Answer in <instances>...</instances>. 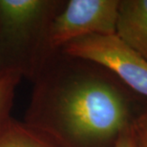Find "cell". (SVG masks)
I'll return each instance as SVG.
<instances>
[{
  "instance_id": "obj_9",
  "label": "cell",
  "mask_w": 147,
  "mask_h": 147,
  "mask_svg": "<svg viewBox=\"0 0 147 147\" xmlns=\"http://www.w3.org/2000/svg\"><path fill=\"white\" fill-rule=\"evenodd\" d=\"M114 147H138L132 122L119 133L114 143Z\"/></svg>"
},
{
  "instance_id": "obj_8",
  "label": "cell",
  "mask_w": 147,
  "mask_h": 147,
  "mask_svg": "<svg viewBox=\"0 0 147 147\" xmlns=\"http://www.w3.org/2000/svg\"><path fill=\"white\" fill-rule=\"evenodd\" d=\"M138 147H147V113L132 121Z\"/></svg>"
},
{
  "instance_id": "obj_5",
  "label": "cell",
  "mask_w": 147,
  "mask_h": 147,
  "mask_svg": "<svg viewBox=\"0 0 147 147\" xmlns=\"http://www.w3.org/2000/svg\"><path fill=\"white\" fill-rule=\"evenodd\" d=\"M116 34L147 60V0L119 1Z\"/></svg>"
},
{
  "instance_id": "obj_3",
  "label": "cell",
  "mask_w": 147,
  "mask_h": 147,
  "mask_svg": "<svg viewBox=\"0 0 147 147\" xmlns=\"http://www.w3.org/2000/svg\"><path fill=\"white\" fill-rule=\"evenodd\" d=\"M119 7V0H70L63 4L47 32V59L74 40L94 34H115Z\"/></svg>"
},
{
  "instance_id": "obj_4",
  "label": "cell",
  "mask_w": 147,
  "mask_h": 147,
  "mask_svg": "<svg viewBox=\"0 0 147 147\" xmlns=\"http://www.w3.org/2000/svg\"><path fill=\"white\" fill-rule=\"evenodd\" d=\"M110 70L129 87L147 96V60L115 34H94L74 40L59 51Z\"/></svg>"
},
{
  "instance_id": "obj_1",
  "label": "cell",
  "mask_w": 147,
  "mask_h": 147,
  "mask_svg": "<svg viewBox=\"0 0 147 147\" xmlns=\"http://www.w3.org/2000/svg\"><path fill=\"white\" fill-rule=\"evenodd\" d=\"M53 57L34 79L25 123L57 147L115 142L132 122L121 92L98 76L62 75Z\"/></svg>"
},
{
  "instance_id": "obj_7",
  "label": "cell",
  "mask_w": 147,
  "mask_h": 147,
  "mask_svg": "<svg viewBox=\"0 0 147 147\" xmlns=\"http://www.w3.org/2000/svg\"><path fill=\"white\" fill-rule=\"evenodd\" d=\"M23 75L17 70H0V127L10 119L17 86Z\"/></svg>"
},
{
  "instance_id": "obj_6",
  "label": "cell",
  "mask_w": 147,
  "mask_h": 147,
  "mask_svg": "<svg viewBox=\"0 0 147 147\" xmlns=\"http://www.w3.org/2000/svg\"><path fill=\"white\" fill-rule=\"evenodd\" d=\"M0 147H57L42 135L10 117L0 127Z\"/></svg>"
},
{
  "instance_id": "obj_2",
  "label": "cell",
  "mask_w": 147,
  "mask_h": 147,
  "mask_svg": "<svg viewBox=\"0 0 147 147\" xmlns=\"http://www.w3.org/2000/svg\"><path fill=\"white\" fill-rule=\"evenodd\" d=\"M62 6L52 0H0V70L36 78L48 61L49 26Z\"/></svg>"
}]
</instances>
